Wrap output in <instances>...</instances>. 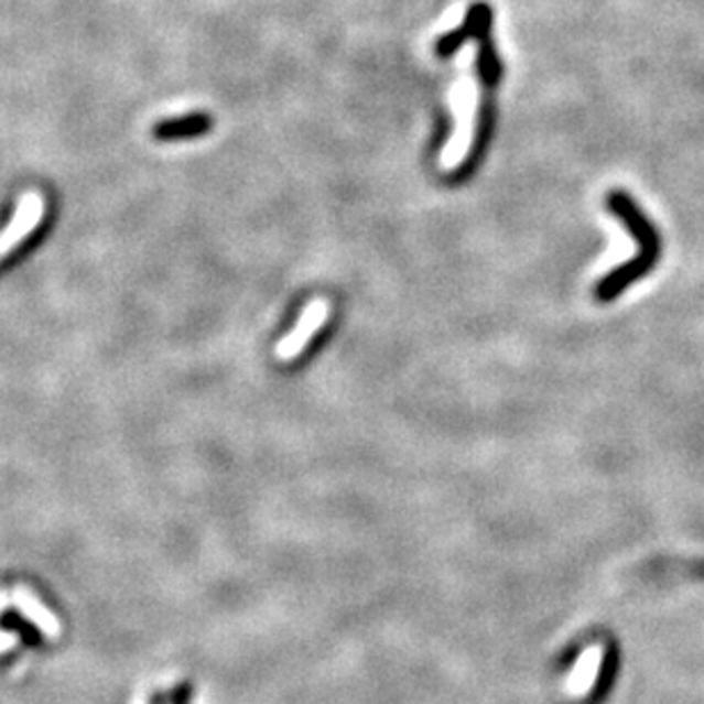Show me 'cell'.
I'll list each match as a JSON object with an SVG mask.
<instances>
[{"instance_id": "cell-1", "label": "cell", "mask_w": 704, "mask_h": 704, "mask_svg": "<svg viewBox=\"0 0 704 704\" xmlns=\"http://www.w3.org/2000/svg\"><path fill=\"white\" fill-rule=\"evenodd\" d=\"M477 44L469 40L463 44L456 55V66L461 76L450 87V110L454 119L452 136L441 153V166L445 172H454L465 162L477 132V112H479V80L475 74Z\"/></svg>"}, {"instance_id": "cell-2", "label": "cell", "mask_w": 704, "mask_h": 704, "mask_svg": "<svg viewBox=\"0 0 704 704\" xmlns=\"http://www.w3.org/2000/svg\"><path fill=\"white\" fill-rule=\"evenodd\" d=\"M44 213H46L44 196L32 189L25 192L14 208L10 224L3 230V238H0V253L10 256L19 245H23L32 235V230L42 224Z\"/></svg>"}, {"instance_id": "cell-3", "label": "cell", "mask_w": 704, "mask_h": 704, "mask_svg": "<svg viewBox=\"0 0 704 704\" xmlns=\"http://www.w3.org/2000/svg\"><path fill=\"white\" fill-rule=\"evenodd\" d=\"M331 308L326 299H313L308 301V306L301 313L296 326L285 335V338L277 347V356L283 360L296 358L301 351L306 349V345L313 340V335L324 326Z\"/></svg>"}, {"instance_id": "cell-4", "label": "cell", "mask_w": 704, "mask_h": 704, "mask_svg": "<svg viewBox=\"0 0 704 704\" xmlns=\"http://www.w3.org/2000/svg\"><path fill=\"white\" fill-rule=\"evenodd\" d=\"M14 595H17V607H19L32 622H35L46 636H57V633H59V622H57V618H55L28 588L19 586V588L14 591Z\"/></svg>"}, {"instance_id": "cell-5", "label": "cell", "mask_w": 704, "mask_h": 704, "mask_svg": "<svg viewBox=\"0 0 704 704\" xmlns=\"http://www.w3.org/2000/svg\"><path fill=\"white\" fill-rule=\"evenodd\" d=\"M206 130V121L204 119H185V121H174V123H166V126H160L158 128V136H187V132H201Z\"/></svg>"}, {"instance_id": "cell-6", "label": "cell", "mask_w": 704, "mask_h": 704, "mask_svg": "<svg viewBox=\"0 0 704 704\" xmlns=\"http://www.w3.org/2000/svg\"><path fill=\"white\" fill-rule=\"evenodd\" d=\"M463 19H465V8L463 6H454L445 17H443V21L435 25V35H447V32H452V30H456L461 23H463Z\"/></svg>"}, {"instance_id": "cell-7", "label": "cell", "mask_w": 704, "mask_h": 704, "mask_svg": "<svg viewBox=\"0 0 704 704\" xmlns=\"http://www.w3.org/2000/svg\"><path fill=\"white\" fill-rule=\"evenodd\" d=\"M189 695H192V691H189V686H178V689L174 691V697H172V704H189Z\"/></svg>"}, {"instance_id": "cell-8", "label": "cell", "mask_w": 704, "mask_h": 704, "mask_svg": "<svg viewBox=\"0 0 704 704\" xmlns=\"http://www.w3.org/2000/svg\"><path fill=\"white\" fill-rule=\"evenodd\" d=\"M151 704H164V697H162V695H155V697H153V702H151Z\"/></svg>"}]
</instances>
